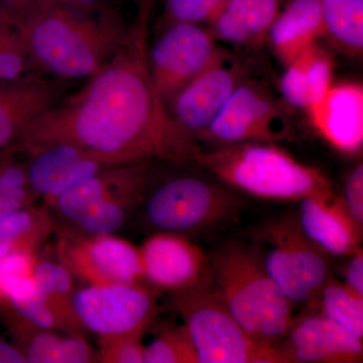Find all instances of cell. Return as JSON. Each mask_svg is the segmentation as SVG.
I'll use <instances>...</instances> for the list:
<instances>
[{
    "label": "cell",
    "instance_id": "6da1fadb",
    "mask_svg": "<svg viewBox=\"0 0 363 363\" xmlns=\"http://www.w3.org/2000/svg\"><path fill=\"white\" fill-rule=\"evenodd\" d=\"M150 14L138 13L116 56L38 118L16 140L18 147L28 152L65 143L106 167L192 162L198 147L174 121L150 74Z\"/></svg>",
    "mask_w": 363,
    "mask_h": 363
},
{
    "label": "cell",
    "instance_id": "7a4b0ae2",
    "mask_svg": "<svg viewBox=\"0 0 363 363\" xmlns=\"http://www.w3.org/2000/svg\"><path fill=\"white\" fill-rule=\"evenodd\" d=\"M11 21L35 70L62 81L92 77L116 56L131 30L116 7L84 11L58 0H44Z\"/></svg>",
    "mask_w": 363,
    "mask_h": 363
},
{
    "label": "cell",
    "instance_id": "3957f363",
    "mask_svg": "<svg viewBox=\"0 0 363 363\" xmlns=\"http://www.w3.org/2000/svg\"><path fill=\"white\" fill-rule=\"evenodd\" d=\"M192 162L236 192L264 200L301 201L335 195L331 181L274 143H241L198 147Z\"/></svg>",
    "mask_w": 363,
    "mask_h": 363
},
{
    "label": "cell",
    "instance_id": "277c9868",
    "mask_svg": "<svg viewBox=\"0 0 363 363\" xmlns=\"http://www.w3.org/2000/svg\"><path fill=\"white\" fill-rule=\"evenodd\" d=\"M215 293L252 337L276 346L294 321L290 301L262 266L257 248L228 243L209 259Z\"/></svg>",
    "mask_w": 363,
    "mask_h": 363
},
{
    "label": "cell",
    "instance_id": "5b68a950",
    "mask_svg": "<svg viewBox=\"0 0 363 363\" xmlns=\"http://www.w3.org/2000/svg\"><path fill=\"white\" fill-rule=\"evenodd\" d=\"M172 304L194 344L199 363H288L276 346L247 333L222 303L210 276L174 292Z\"/></svg>",
    "mask_w": 363,
    "mask_h": 363
},
{
    "label": "cell",
    "instance_id": "8992f818",
    "mask_svg": "<svg viewBox=\"0 0 363 363\" xmlns=\"http://www.w3.org/2000/svg\"><path fill=\"white\" fill-rule=\"evenodd\" d=\"M238 192L220 181L181 176L164 182L145 203V219L157 233L196 235L229 223L240 213Z\"/></svg>",
    "mask_w": 363,
    "mask_h": 363
},
{
    "label": "cell",
    "instance_id": "52a82bcc",
    "mask_svg": "<svg viewBox=\"0 0 363 363\" xmlns=\"http://www.w3.org/2000/svg\"><path fill=\"white\" fill-rule=\"evenodd\" d=\"M262 266L291 304L312 305L331 278L330 257L307 238L297 216L286 215L255 230Z\"/></svg>",
    "mask_w": 363,
    "mask_h": 363
},
{
    "label": "cell",
    "instance_id": "ba28073f",
    "mask_svg": "<svg viewBox=\"0 0 363 363\" xmlns=\"http://www.w3.org/2000/svg\"><path fill=\"white\" fill-rule=\"evenodd\" d=\"M290 133L291 123L285 108L266 85L250 78L234 91L196 143L198 147L276 143L286 140Z\"/></svg>",
    "mask_w": 363,
    "mask_h": 363
},
{
    "label": "cell",
    "instance_id": "9c48e42d",
    "mask_svg": "<svg viewBox=\"0 0 363 363\" xmlns=\"http://www.w3.org/2000/svg\"><path fill=\"white\" fill-rule=\"evenodd\" d=\"M72 306L81 326L101 339L143 336L157 312L154 293L142 284L90 285L73 294Z\"/></svg>",
    "mask_w": 363,
    "mask_h": 363
},
{
    "label": "cell",
    "instance_id": "30bf717a",
    "mask_svg": "<svg viewBox=\"0 0 363 363\" xmlns=\"http://www.w3.org/2000/svg\"><path fill=\"white\" fill-rule=\"evenodd\" d=\"M224 49L206 26L166 23L149 48V64L155 85L167 105Z\"/></svg>",
    "mask_w": 363,
    "mask_h": 363
},
{
    "label": "cell",
    "instance_id": "8fae6325",
    "mask_svg": "<svg viewBox=\"0 0 363 363\" xmlns=\"http://www.w3.org/2000/svg\"><path fill=\"white\" fill-rule=\"evenodd\" d=\"M250 78L247 64L224 49L204 71L177 93L168 105L169 113L178 128L196 143L234 91Z\"/></svg>",
    "mask_w": 363,
    "mask_h": 363
},
{
    "label": "cell",
    "instance_id": "7c38bea8",
    "mask_svg": "<svg viewBox=\"0 0 363 363\" xmlns=\"http://www.w3.org/2000/svg\"><path fill=\"white\" fill-rule=\"evenodd\" d=\"M58 250L62 264L90 285L145 281L140 248L113 235H66L60 241Z\"/></svg>",
    "mask_w": 363,
    "mask_h": 363
},
{
    "label": "cell",
    "instance_id": "4fadbf2b",
    "mask_svg": "<svg viewBox=\"0 0 363 363\" xmlns=\"http://www.w3.org/2000/svg\"><path fill=\"white\" fill-rule=\"evenodd\" d=\"M140 252L143 278L157 290H186L209 276V257L187 236L156 233Z\"/></svg>",
    "mask_w": 363,
    "mask_h": 363
},
{
    "label": "cell",
    "instance_id": "5bb4252c",
    "mask_svg": "<svg viewBox=\"0 0 363 363\" xmlns=\"http://www.w3.org/2000/svg\"><path fill=\"white\" fill-rule=\"evenodd\" d=\"M276 347L288 363H359L363 359L362 339L321 312L294 318L290 330Z\"/></svg>",
    "mask_w": 363,
    "mask_h": 363
},
{
    "label": "cell",
    "instance_id": "9a60e30c",
    "mask_svg": "<svg viewBox=\"0 0 363 363\" xmlns=\"http://www.w3.org/2000/svg\"><path fill=\"white\" fill-rule=\"evenodd\" d=\"M152 174V162L106 167L68 189L52 201L67 220L77 223L85 212L102 200L142 204Z\"/></svg>",
    "mask_w": 363,
    "mask_h": 363
},
{
    "label": "cell",
    "instance_id": "2e32d148",
    "mask_svg": "<svg viewBox=\"0 0 363 363\" xmlns=\"http://www.w3.org/2000/svg\"><path fill=\"white\" fill-rule=\"evenodd\" d=\"M320 138L341 154L353 156L363 147V87L358 82L331 86L307 111Z\"/></svg>",
    "mask_w": 363,
    "mask_h": 363
},
{
    "label": "cell",
    "instance_id": "e0dca14e",
    "mask_svg": "<svg viewBox=\"0 0 363 363\" xmlns=\"http://www.w3.org/2000/svg\"><path fill=\"white\" fill-rule=\"evenodd\" d=\"M62 80L33 72L0 84V149L16 142L38 118L64 97Z\"/></svg>",
    "mask_w": 363,
    "mask_h": 363
},
{
    "label": "cell",
    "instance_id": "ac0fdd59",
    "mask_svg": "<svg viewBox=\"0 0 363 363\" xmlns=\"http://www.w3.org/2000/svg\"><path fill=\"white\" fill-rule=\"evenodd\" d=\"M26 152L32 156L26 169L28 186L51 202L68 189L106 168L83 150L65 143Z\"/></svg>",
    "mask_w": 363,
    "mask_h": 363
},
{
    "label": "cell",
    "instance_id": "d6986e66",
    "mask_svg": "<svg viewBox=\"0 0 363 363\" xmlns=\"http://www.w3.org/2000/svg\"><path fill=\"white\" fill-rule=\"evenodd\" d=\"M297 216L307 238L329 257H350L362 248V231L346 211L337 195L304 198Z\"/></svg>",
    "mask_w": 363,
    "mask_h": 363
},
{
    "label": "cell",
    "instance_id": "ffe728a7",
    "mask_svg": "<svg viewBox=\"0 0 363 363\" xmlns=\"http://www.w3.org/2000/svg\"><path fill=\"white\" fill-rule=\"evenodd\" d=\"M319 0H286L267 33L272 52L284 66L324 38Z\"/></svg>",
    "mask_w": 363,
    "mask_h": 363
},
{
    "label": "cell",
    "instance_id": "44dd1931",
    "mask_svg": "<svg viewBox=\"0 0 363 363\" xmlns=\"http://www.w3.org/2000/svg\"><path fill=\"white\" fill-rule=\"evenodd\" d=\"M286 0H227L208 28L221 44L255 47L267 40Z\"/></svg>",
    "mask_w": 363,
    "mask_h": 363
},
{
    "label": "cell",
    "instance_id": "7402d4cb",
    "mask_svg": "<svg viewBox=\"0 0 363 363\" xmlns=\"http://www.w3.org/2000/svg\"><path fill=\"white\" fill-rule=\"evenodd\" d=\"M324 38L334 49L351 59L363 52V0H319Z\"/></svg>",
    "mask_w": 363,
    "mask_h": 363
},
{
    "label": "cell",
    "instance_id": "603a6c76",
    "mask_svg": "<svg viewBox=\"0 0 363 363\" xmlns=\"http://www.w3.org/2000/svg\"><path fill=\"white\" fill-rule=\"evenodd\" d=\"M33 279L51 307L59 328L65 329L72 335H77L81 329L72 306L73 279L71 272L63 264L52 262H37L33 269Z\"/></svg>",
    "mask_w": 363,
    "mask_h": 363
},
{
    "label": "cell",
    "instance_id": "cb8c5ba5",
    "mask_svg": "<svg viewBox=\"0 0 363 363\" xmlns=\"http://www.w3.org/2000/svg\"><path fill=\"white\" fill-rule=\"evenodd\" d=\"M321 313L355 336L363 338V296L331 278L318 296ZM315 301V302H316Z\"/></svg>",
    "mask_w": 363,
    "mask_h": 363
},
{
    "label": "cell",
    "instance_id": "d4e9b609",
    "mask_svg": "<svg viewBox=\"0 0 363 363\" xmlns=\"http://www.w3.org/2000/svg\"><path fill=\"white\" fill-rule=\"evenodd\" d=\"M33 72L38 71L33 65L23 37L4 13L0 16V84Z\"/></svg>",
    "mask_w": 363,
    "mask_h": 363
},
{
    "label": "cell",
    "instance_id": "484cf974",
    "mask_svg": "<svg viewBox=\"0 0 363 363\" xmlns=\"http://www.w3.org/2000/svg\"><path fill=\"white\" fill-rule=\"evenodd\" d=\"M143 363H199L192 339L184 325L167 327L145 346Z\"/></svg>",
    "mask_w": 363,
    "mask_h": 363
},
{
    "label": "cell",
    "instance_id": "4316f807",
    "mask_svg": "<svg viewBox=\"0 0 363 363\" xmlns=\"http://www.w3.org/2000/svg\"><path fill=\"white\" fill-rule=\"evenodd\" d=\"M297 61L300 66L301 78L309 94L312 106L321 100L334 84L335 64L330 52H327L319 43L298 56Z\"/></svg>",
    "mask_w": 363,
    "mask_h": 363
},
{
    "label": "cell",
    "instance_id": "83f0119b",
    "mask_svg": "<svg viewBox=\"0 0 363 363\" xmlns=\"http://www.w3.org/2000/svg\"><path fill=\"white\" fill-rule=\"evenodd\" d=\"M35 264L28 250H13L0 260V294L11 298L35 290L33 277Z\"/></svg>",
    "mask_w": 363,
    "mask_h": 363
},
{
    "label": "cell",
    "instance_id": "f1b7e54d",
    "mask_svg": "<svg viewBox=\"0 0 363 363\" xmlns=\"http://www.w3.org/2000/svg\"><path fill=\"white\" fill-rule=\"evenodd\" d=\"M138 204L119 200H102L90 207L77 222L91 236L113 235L128 220V214Z\"/></svg>",
    "mask_w": 363,
    "mask_h": 363
},
{
    "label": "cell",
    "instance_id": "f546056e",
    "mask_svg": "<svg viewBox=\"0 0 363 363\" xmlns=\"http://www.w3.org/2000/svg\"><path fill=\"white\" fill-rule=\"evenodd\" d=\"M43 230L39 216L35 212L21 209L0 219V245L13 250L32 252Z\"/></svg>",
    "mask_w": 363,
    "mask_h": 363
},
{
    "label": "cell",
    "instance_id": "4dcf8cb0",
    "mask_svg": "<svg viewBox=\"0 0 363 363\" xmlns=\"http://www.w3.org/2000/svg\"><path fill=\"white\" fill-rule=\"evenodd\" d=\"M226 2L227 0H164V21L209 26Z\"/></svg>",
    "mask_w": 363,
    "mask_h": 363
},
{
    "label": "cell",
    "instance_id": "1f68e13d",
    "mask_svg": "<svg viewBox=\"0 0 363 363\" xmlns=\"http://www.w3.org/2000/svg\"><path fill=\"white\" fill-rule=\"evenodd\" d=\"M18 314L35 327L45 330L59 328L58 321L42 293L38 290L9 298Z\"/></svg>",
    "mask_w": 363,
    "mask_h": 363
},
{
    "label": "cell",
    "instance_id": "d6a6232c",
    "mask_svg": "<svg viewBox=\"0 0 363 363\" xmlns=\"http://www.w3.org/2000/svg\"><path fill=\"white\" fill-rule=\"evenodd\" d=\"M143 336L101 339L102 350L96 358L107 363H143Z\"/></svg>",
    "mask_w": 363,
    "mask_h": 363
},
{
    "label": "cell",
    "instance_id": "836d02e7",
    "mask_svg": "<svg viewBox=\"0 0 363 363\" xmlns=\"http://www.w3.org/2000/svg\"><path fill=\"white\" fill-rule=\"evenodd\" d=\"M63 337L50 330L42 329L30 339L26 346V362L60 363Z\"/></svg>",
    "mask_w": 363,
    "mask_h": 363
},
{
    "label": "cell",
    "instance_id": "e575fe53",
    "mask_svg": "<svg viewBox=\"0 0 363 363\" xmlns=\"http://www.w3.org/2000/svg\"><path fill=\"white\" fill-rule=\"evenodd\" d=\"M344 207L358 228L363 231V164L358 162L344 183L343 196L340 197Z\"/></svg>",
    "mask_w": 363,
    "mask_h": 363
},
{
    "label": "cell",
    "instance_id": "d590c367",
    "mask_svg": "<svg viewBox=\"0 0 363 363\" xmlns=\"http://www.w3.org/2000/svg\"><path fill=\"white\" fill-rule=\"evenodd\" d=\"M95 358L94 351L80 336L63 338L60 363H87L94 362Z\"/></svg>",
    "mask_w": 363,
    "mask_h": 363
},
{
    "label": "cell",
    "instance_id": "8d00e7d4",
    "mask_svg": "<svg viewBox=\"0 0 363 363\" xmlns=\"http://www.w3.org/2000/svg\"><path fill=\"white\" fill-rule=\"evenodd\" d=\"M344 269V281L348 288L363 296V252L362 248L350 255Z\"/></svg>",
    "mask_w": 363,
    "mask_h": 363
},
{
    "label": "cell",
    "instance_id": "74e56055",
    "mask_svg": "<svg viewBox=\"0 0 363 363\" xmlns=\"http://www.w3.org/2000/svg\"><path fill=\"white\" fill-rule=\"evenodd\" d=\"M28 199V191L0 189V219L20 211Z\"/></svg>",
    "mask_w": 363,
    "mask_h": 363
},
{
    "label": "cell",
    "instance_id": "f35d334b",
    "mask_svg": "<svg viewBox=\"0 0 363 363\" xmlns=\"http://www.w3.org/2000/svg\"><path fill=\"white\" fill-rule=\"evenodd\" d=\"M42 1L44 0H0V6L6 18L14 21Z\"/></svg>",
    "mask_w": 363,
    "mask_h": 363
},
{
    "label": "cell",
    "instance_id": "ab89813d",
    "mask_svg": "<svg viewBox=\"0 0 363 363\" xmlns=\"http://www.w3.org/2000/svg\"><path fill=\"white\" fill-rule=\"evenodd\" d=\"M61 4L84 11H99L107 7H116L123 0H58Z\"/></svg>",
    "mask_w": 363,
    "mask_h": 363
},
{
    "label": "cell",
    "instance_id": "60d3db41",
    "mask_svg": "<svg viewBox=\"0 0 363 363\" xmlns=\"http://www.w3.org/2000/svg\"><path fill=\"white\" fill-rule=\"evenodd\" d=\"M25 354L0 339V363H26Z\"/></svg>",
    "mask_w": 363,
    "mask_h": 363
},
{
    "label": "cell",
    "instance_id": "b9f144b4",
    "mask_svg": "<svg viewBox=\"0 0 363 363\" xmlns=\"http://www.w3.org/2000/svg\"><path fill=\"white\" fill-rule=\"evenodd\" d=\"M138 6V13L140 11H152L154 9L156 0H133Z\"/></svg>",
    "mask_w": 363,
    "mask_h": 363
},
{
    "label": "cell",
    "instance_id": "7bdbcfd3",
    "mask_svg": "<svg viewBox=\"0 0 363 363\" xmlns=\"http://www.w3.org/2000/svg\"><path fill=\"white\" fill-rule=\"evenodd\" d=\"M0 189H6L4 187V184H2L1 177H0Z\"/></svg>",
    "mask_w": 363,
    "mask_h": 363
},
{
    "label": "cell",
    "instance_id": "ee69618b",
    "mask_svg": "<svg viewBox=\"0 0 363 363\" xmlns=\"http://www.w3.org/2000/svg\"><path fill=\"white\" fill-rule=\"evenodd\" d=\"M2 14H4V11H2V7L0 6V16H1Z\"/></svg>",
    "mask_w": 363,
    "mask_h": 363
}]
</instances>
